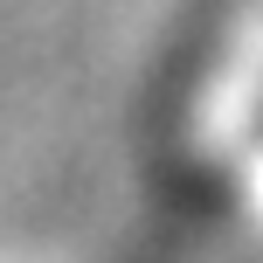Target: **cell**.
Listing matches in <instances>:
<instances>
[{
  "label": "cell",
  "mask_w": 263,
  "mask_h": 263,
  "mask_svg": "<svg viewBox=\"0 0 263 263\" xmlns=\"http://www.w3.org/2000/svg\"><path fill=\"white\" fill-rule=\"evenodd\" d=\"M256 97H263V14L250 21V35L236 42V63H229V77L215 83L208 111H201V132H208V145H229V139H236Z\"/></svg>",
  "instance_id": "cell-1"
}]
</instances>
